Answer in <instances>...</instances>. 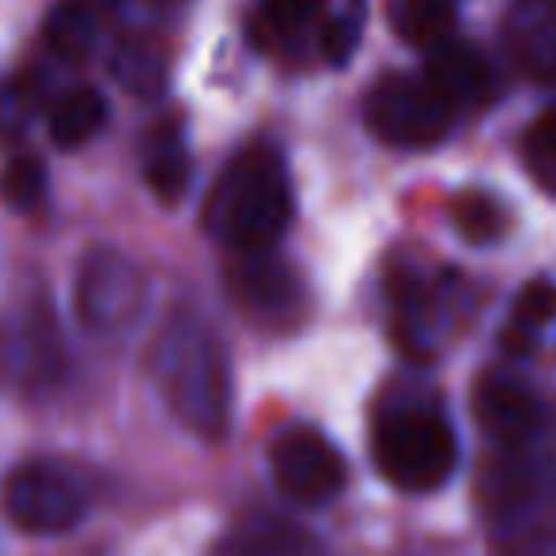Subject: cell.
Segmentation results:
<instances>
[{"instance_id":"obj_1","label":"cell","mask_w":556,"mask_h":556,"mask_svg":"<svg viewBox=\"0 0 556 556\" xmlns=\"http://www.w3.org/2000/svg\"><path fill=\"white\" fill-rule=\"evenodd\" d=\"M205 224L235 254H265L292 224V186L273 144L242 148L216 178L205 205Z\"/></svg>"},{"instance_id":"obj_2","label":"cell","mask_w":556,"mask_h":556,"mask_svg":"<svg viewBox=\"0 0 556 556\" xmlns=\"http://www.w3.org/2000/svg\"><path fill=\"white\" fill-rule=\"evenodd\" d=\"M155 382L178 425L208 443L224 440L231 425V367L201 318L178 315L167 323L155 344Z\"/></svg>"},{"instance_id":"obj_3","label":"cell","mask_w":556,"mask_h":556,"mask_svg":"<svg viewBox=\"0 0 556 556\" xmlns=\"http://www.w3.org/2000/svg\"><path fill=\"white\" fill-rule=\"evenodd\" d=\"M379 473L402 492H435L458 466V440L443 413L405 405L382 409L371 432Z\"/></svg>"},{"instance_id":"obj_4","label":"cell","mask_w":556,"mask_h":556,"mask_svg":"<svg viewBox=\"0 0 556 556\" xmlns=\"http://www.w3.org/2000/svg\"><path fill=\"white\" fill-rule=\"evenodd\" d=\"M76 318L84 330L99 337H117L140 323L148 307V280L132 257L122 250L99 247L84 257L76 273Z\"/></svg>"},{"instance_id":"obj_5","label":"cell","mask_w":556,"mask_h":556,"mask_svg":"<svg viewBox=\"0 0 556 556\" xmlns=\"http://www.w3.org/2000/svg\"><path fill=\"white\" fill-rule=\"evenodd\" d=\"M367 129L394 148H432L446 140L454 111L425 76H382L364 103Z\"/></svg>"},{"instance_id":"obj_6","label":"cell","mask_w":556,"mask_h":556,"mask_svg":"<svg viewBox=\"0 0 556 556\" xmlns=\"http://www.w3.org/2000/svg\"><path fill=\"white\" fill-rule=\"evenodd\" d=\"M4 511L27 534H65L88 515V489L65 462L38 458L8 477Z\"/></svg>"},{"instance_id":"obj_7","label":"cell","mask_w":556,"mask_h":556,"mask_svg":"<svg viewBox=\"0 0 556 556\" xmlns=\"http://www.w3.org/2000/svg\"><path fill=\"white\" fill-rule=\"evenodd\" d=\"M269 466L285 500L300 507H326L341 496L344 481H349V466H344L341 451L318 428L307 425L288 428L273 440Z\"/></svg>"},{"instance_id":"obj_8","label":"cell","mask_w":556,"mask_h":556,"mask_svg":"<svg viewBox=\"0 0 556 556\" xmlns=\"http://www.w3.org/2000/svg\"><path fill=\"white\" fill-rule=\"evenodd\" d=\"M231 292L262 323H292L303 307V288L288 265L273 262L265 254H239V265L231 269Z\"/></svg>"},{"instance_id":"obj_9","label":"cell","mask_w":556,"mask_h":556,"mask_svg":"<svg viewBox=\"0 0 556 556\" xmlns=\"http://www.w3.org/2000/svg\"><path fill=\"white\" fill-rule=\"evenodd\" d=\"M425 80L440 91V99L454 114L477 111V106L492 103V91H496V80H492V68L484 61V53L462 42L432 46Z\"/></svg>"},{"instance_id":"obj_10","label":"cell","mask_w":556,"mask_h":556,"mask_svg":"<svg viewBox=\"0 0 556 556\" xmlns=\"http://www.w3.org/2000/svg\"><path fill=\"white\" fill-rule=\"evenodd\" d=\"M477 420L496 443L522 446L542 428V405L519 379L489 375L477 387Z\"/></svg>"},{"instance_id":"obj_11","label":"cell","mask_w":556,"mask_h":556,"mask_svg":"<svg viewBox=\"0 0 556 556\" xmlns=\"http://www.w3.org/2000/svg\"><path fill=\"white\" fill-rule=\"evenodd\" d=\"M507 50L538 84L556 80V0H522L507 20Z\"/></svg>"},{"instance_id":"obj_12","label":"cell","mask_w":556,"mask_h":556,"mask_svg":"<svg viewBox=\"0 0 556 556\" xmlns=\"http://www.w3.org/2000/svg\"><path fill=\"white\" fill-rule=\"evenodd\" d=\"M140 163H144V182L163 205H178L182 193L190 190V152L182 144V132H178L175 122L155 125L144 137V152H140Z\"/></svg>"},{"instance_id":"obj_13","label":"cell","mask_w":556,"mask_h":556,"mask_svg":"<svg viewBox=\"0 0 556 556\" xmlns=\"http://www.w3.org/2000/svg\"><path fill=\"white\" fill-rule=\"evenodd\" d=\"M213 556H326V549L292 522L254 515L242 527H235Z\"/></svg>"},{"instance_id":"obj_14","label":"cell","mask_w":556,"mask_h":556,"mask_svg":"<svg viewBox=\"0 0 556 556\" xmlns=\"http://www.w3.org/2000/svg\"><path fill=\"white\" fill-rule=\"evenodd\" d=\"M106 99L96 88H73L50 106V137L58 148H84L106 125Z\"/></svg>"},{"instance_id":"obj_15","label":"cell","mask_w":556,"mask_h":556,"mask_svg":"<svg viewBox=\"0 0 556 556\" xmlns=\"http://www.w3.org/2000/svg\"><path fill=\"white\" fill-rule=\"evenodd\" d=\"M111 73L122 88H129L137 99H155L167 84V65L148 42H122L111 58Z\"/></svg>"},{"instance_id":"obj_16","label":"cell","mask_w":556,"mask_h":556,"mask_svg":"<svg viewBox=\"0 0 556 556\" xmlns=\"http://www.w3.org/2000/svg\"><path fill=\"white\" fill-rule=\"evenodd\" d=\"M454 0H402L397 4V35L405 38L409 46H440L446 42V35L454 30Z\"/></svg>"},{"instance_id":"obj_17","label":"cell","mask_w":556,"mask_h":556,"mask_svg":"<svg viewBox=\"0 0 556 556\" xmlns=\"http://www.w3.org/2000/svg\"><path fill=\"white\" fill-rule=\"evenodd\" d=\"M553 315H556V288L549 285V280H534V285H527L519 292L511 326H507L500 341L515 352H530L538 341V330H542Z\"/></svg>"},{"instance_id":"obj_18","label":"cell","mask_w":556,"mask_h":556,"mask_svg":"<svg viewBox=\"0 0 556 556\" xmlns=\"http://www.w3.org/2000/svg\"><path fill=\"white\" fill-rule=\"evenodd\" d=\"M326 0H265L257 30L269 46H292L323 20Z\"/></svg>"},{"instance_id":"obj_19","label":"cell","mask_w":556,"mask_h":556,"mask_svg":"<svg viewBox=\"0 0 556 556\" xmlns=\"http://www.w3.org/2000/svg\"><path fill=\"white\" fill-rule=\"evenodd\" d=\"M46 42L58 58L84 61L96 46V20L80 4H61L46 23Z\"/></svg>"},{"instance_id":"obj_20","label":"cell","mask_w":556,"mask_h":556,"mask_svg":"<svg viewBox=\"0 0 556 556\" xmlns=\"http://www.w3.org/2000/svg\"><path fill=\"white\" fill-rule=\"evenodd\" d=\"M522 163H527L530 178H538V186L556 198V103L530 122L527 137H522Z\"/></svg>"},{"instance_id":"obj_21","label":"cell","mask_w":556,"mask_h":556,"mask_svg":"<svg viewBox=\"0 0 556 556\" xmlns=\"http://www.w3.org/2000/svg\"><path fill=\"white\" fill-rule=\"evenodd\" d=\"M451 220H454V227H458L462 239L473 242V247H484V242H492L500 235V227H504V213H500V205L489 198V193L466 190V193L454 198Z\"/></svg>"},{"instance_id":"obj_22","label":"cell","mask_w":556,"mask_h":556,"mask_svg":"<svg viewBox=\"0 0 556 556\" xmlns=\"http://www.w3.org/2000/svg\"><path fill=\"white\" fill-rule=\"evenodd\" d=\"M0 198L20 213H30L46 201V167L38 160H12L0 175Z\"/></svg>"},{"instance_id":"obj_23","label":"cell","mask_w":556,"mask_h":556,"mask_svg":"<svg viewBox=\"0 0 556 556\" xmlns=\"http://www.w3.org/2000/svg\"><path fill=\"white\" fill-rule=\"evenodd\" d=\"M359 30H364V4L356 0L349 12H341V15H333V20L323 23V58L341 68L344 61L356 53Z\"/></svg>"},{"instance_id":"obj_24","label":"cell","mask_w":556,"mask_h":556,"mask_svg":"<svg viewBox=\"0 0 556 556\" xmlns=\"http://www.w3.org/2000/svg\"><path fill=\"white\" fill-rule=\"evenodd\" d=\"M30 114V96L23 88H4L0 91V132L4 137H15L23 129Z\"/></svg>"}]
</instances>
